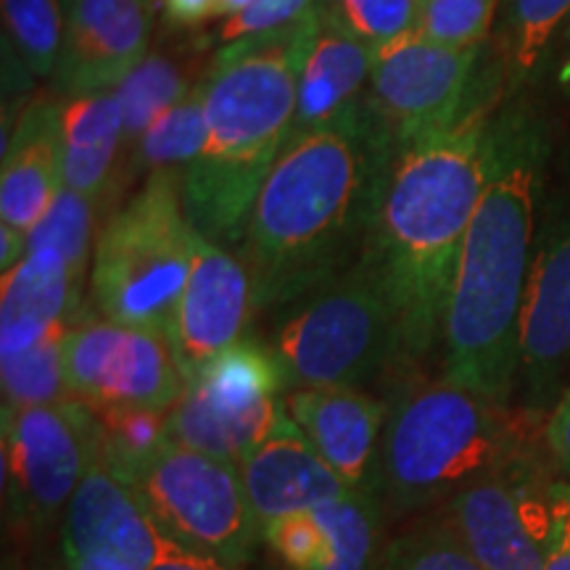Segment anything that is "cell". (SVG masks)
<instances>
[{
  "instance_id": "cell-1",
  "label": "cell",
  "mask_w": 570,
  "mask_h": 570,
  "mask_svg": "<svg viewBox=\"0 0 570 570\" xmlns=\"http://www.w3.org/2000/svg\"><path fill=\"white\" fill-rule=\"evenodd\" d=\"M394 151L367 101L288 140L240 240L254 315L296 302L360 262Z\"/></svg>"
},
{
  "instance_id": "cell-2",
  "label": "cell",
  "mask_w": 570,
  "mask_h": 570,
  "mask_svg": "<svg viewBox=\"0 0 570 570\" xmlns=\"http://www.w3.org/2000/svg\"><path fill=\"white\" fill-rule=\"evenodd\" d=\"M550 135L512 104L491 119L489 175L462 244L444 323V381L497 404L512 402L520 320L537 256V209Z\"/></svg>"
},
{
  "instance_id": "cell-3",
  "label": "cell",
  "mask_w": 570,
  "mask_h": 570,
  "mask_svg": "<svg viewBox=\"0 0 570 570\" xmlns=\"http://www.w3.org/2000/svg\"><path fill=\"white\" fill-rule=\"evenodd\" d=\"M494 98L462 122L391 156L360 259L386 291L404 360L444 341L446 306L462 244L489 175Z\"/></svg>"
},
{
  "instance_id": "cell-4",
  "label": "cell",
  "mask_w": 570,
  "mask_h": 570,
  "mask_svg": "<svg viewBox=\"0 0 570 570\" xmlns=\"http://www.w3.org/2000/svg\"><path fill=\"white\" fill-rule=\"evenodd\" d=\"M317 24L320 0L283 30L223 46L206 71L204 146L183 175V206L190 227L214 244L244 240L256 196L288 146Z\"/></svg>"
},
{
  "instance_id": "cell-5",
  "label": "cell",
  "mask_w": 570,
  "mask_h": 570,
  "mask_svg": "<svg viewBox=\"0 0 570 570\" xmlns=\"http://www.w3.org/2000/svg\"><path fill=\"white\" fill-rule=\"evenodd\" d=\"M515 458L508 407L441 377L407 389L389 407L381 499L396 515H407L452 499Z\"/></svg>"
},
{
  "instance_id": "cell-6",
  "label": "cell",
  "mask_w": 570,
  "mask_h": 570,
  "mask_svg": "<svg viewBox=\"0 0 570 570\" xmlns=\"http://www.w3.org/2000/svg\"><path fill=\"white\" fill-rule=\"evenodd\" d=\"M194 240L183 177L148 175L96 240L90 291L101 317L169 336L190 275Z\"/></svg>"
},
{
  "instance_id": "cell-7",
  "label": "cell",
  "mask_w": 570,
  "mask_h": 570,
  "mask_svg": "<svg viewBox=\"0 0 570 570\" xmlns=\"http://www.w3.org/2000/svg\"><path fill=\"white\" fill-rule=\"evenodd\" d=\"M267 346L288 391L362 389L370 377L404 360L394 306L362 259L344 275L281 306Z\"/></svg>"
},
{
  "instance_id": "cell-8",
  "label": "cell",
  "mask_w": 570,
  "mask_h": 570,
  "mask_svg": "<svg viewBox=\"0 0 570 570\" xmlns=\"http://www.w3.org/2000/svg\"><path fill=\"white\" fill-rule=\"evenodd\" d=\"M130 487L183 550L235 570H246L259 550L262 523L233 462L169 441Z\"/></svg>"
},
{
  "instance_id": "cell-9",
  "label": "cell",
  "mask_w": 570,
  "mask_h": 570,
  "mask_svg": "<svg viewBox=\"0 0 570 570\" xmlns=\"http://www.w3.org/2000/svg\"><path fill=\"white\" fill-rule=\"evenodd\" d=\"M285 391L288 383L273 348L240 338L185 381L183 396L167 412L169 436L175 444L240 465L281 423Z\"/></svg>"
},
{
  "instance_id": "cell-10",
  "label": "cell",
  "mask_w": 570,
  "mask_h": 570,
  "mask_svg": "<svg viewBox=\"0 0 570 570\" xmlns=\"http://www.w3.org/2000/svg\"><path fill=\"white\" fill-rule=\"evenodd\" d=\"M3 502L11 523L42 529L67 512L101 452L98 420L80 399L3 407Z\"/></svg>"
},
{
  "instance_id": "cell-11",
  "label": "cell",
  "mask_w": 570,
  "mask_h": 570,
  "mask_svg": "<svg viewBox=\"0 0 570 570\" xmlns=\"http://www.w3.org/2000/svg\"><path fill=\"white\" fill-rule=\"evenodd\" d=\"M481 61L483 46H441L417 32L375 48L367 104L394 148L444 132L489 101Z\"/></svg>"
},
{
  "instance_id": "cell-12",
  "label": "cell",
  "mask_w": 570,
  "mask_h": 570,
  "mask_svg": "<svg viewBox=\"0 0 570 570\" xmlns=\"http://www.w3.org/2000/svg\"><path fill=\"white\" fill-rule=\"evenodd\" d=\"M67 377L88 407H146L169 412L185 377L167 333L82 317L63 341Z\"/></svg>"
},
{
  "instance_id": "cell-13",
  "label": "cell",
  "mask_w": 570,
  "mask_h": 570,
  "mask_svg": "<svg viewBox=\"0 0 570 570\" xmlns=\"http://www.w3.org/2000/svg\"><path fill=\"white\" fill-rule=\"evenodd\" d=\"M552 483L523 460L483 475L446 504V523L487 570H541Z\"/></svg>"
},
{
  "instance_id": "cell-14",
  "label": "cell",
  "mask_w": 570,
  "mask_h": 570,
  "mask_svg": "<svg viewBox=\"0 0 570 570\" xmlns=\"http://www.w3.org/2000/svg\"><path fill=\"white\" fill-rule=\"evenodd\" d=\"M570 375V209L554 214L539 240L523 320L515 394L529 415L550 412Z\"/></svg>"
},
{
  "instance_id": "cell-15",
  "label": "cell",
  "mask_w": 570,
  "mask_h": 570,
  "mask_svg": "<svg viewBox=\"0 0 570 570\" xmlns=\"http://www.w3.org/2000/svg\"><path fill=\"white\" fill-rule=\"evenodd\" d=\"M148 0H67L56 90L67 98L117 90L148 56Z\"/></svg>"
},
{
  "instance_id": "cell-16",
  "label": "cell",
  "mask_w": 570,
  "mask_h": 570,
  "mask_svg": "<svg viewBox=\"0 0 570 570\" xmlns=\"http://www.w3.org/2000/svg\"><path fill=\"white\" fill-rule=\"evenodd\" d=\"M252 317V277L244 259L196 233L190 275L169 331L185 381L214 354L238 344Z\"/></svg>"
},
{
  "instance_id": "cell-17",
  "label": "cell",
  "mask_w": 570,
  "mask_h": 570,
  "mask_svg": "<svg viewBox=\"0 0 570 570\" xmlns=\"http://www.w3.org/2000/svg\"><path fill=\"white\" fill-rule=\"evenodd\" d=\"M285 407L348 489L381 499L383 431L389 420L381 399L354 386L294 389L285 396Z\"/></svg>"
},
{
  "instance_id": "cell-18",
  "label": "cell",
  "mask_w": 570,
  "mask_h": 570,
  "mask_svg": "<svg viewBox=\"0 0 570 570\" xmlns=\"http://www.w3.org/2000/svg\"><path fill=\"white\" fill-rule=\"evenodd\" d=\"M61 541L63 554H117L140 570L151 568L173 544L138 491L104 465L101 452L63 512Z\"/></svg>"
},
{
  "instance_id": "cell-19",
  "label": "cell",
  "mask_w": 570,
  "mask_h": 570,
  "mask_svg": "<svg viewBox=\"0 0 570 570\" xmlns=\"http://www.w3.org/2000/svg\"><path fill=\"white\" fill-rule=\"evenodd\" d=\"M238 468L248 502L262 525L294 512H309L352 491L320 458L312 441L288 415V407L275 431L248 452Z\"/></svg>"
},
{
  "instance_id": "cell-20",
  "label": "cell",
  "mask_w": 570,
  "mask_h": 570,
  "mask_svg": "<svg viewBox=\"0 0 570 570\" xmlns=\"http://www.w3.org/2000/svg\"><path fill=\"white\" fill-rule=\"evenodd\" d=\"M82 275L53 248L27 252L0 285V360L17 356L80 323Z\"/></svg>"
},
{
  "instance_id": "cell-21",
  "label": "cell",
  "mask_w": 570,
  "mask_h": 570,
  "mask_svg": "<svg viewBox=\"0 0 570 570\" xmlns=\"http://www.w3.org/2000/svg\"><path fill=\"white\" fill-rule=\"evenodd\" d=\"M63 188L61 104L35 101L3 140L0 225L30 238Z\"/></svg>"
},
{
  "instance_id": "cell-22",
  "label": "cell",
  "mask_w": 570,
  "mask_h": 570,
  "mask_svg": "<svg viewBox=\"0 0 570 570\" xmlns=\"http://www.w3.org/2000/svg\"><path fill=\"white\" fill-rule=\"evenodd\" d=\"M375 48L323 17L298 77L291 138L325 127L367 101Z\"/></svg>"
},
{
  "instance_id": "cell-23",
  "label": "cell",
  "mask_w": 570,
  "mask_h": 570,
  "mask_svg": "<svg viewBox=\"0 0 570 570\" xmlns=\"http://www.w3.org/2000/svg\"><path fill=\"white\" fill-rule=\"evenodd\" d=\"M63 188L101 204L117 185L125 154L122 104L117 90L67 98L61 104Z\"/></svg>"
},
{
  "instance_id": "cell-24",
  "label": "cell",
  "mask_w": 570,
  "mask_h": 570,
  "mask_svg": "<svg viewBox=\"0 0 570 570\" xmlns=\"http://www.w3.org/2000/svg\"><path fill=\"white\" fill-rule=\"evenodd\" d=\"M570 21V0H502L497 27L499 75L515 92L533 80Z\"/></svg>"
},
{
  "instance_id": "cell-25",
  "label": "cell",
  "mask_w": 570,
  "mask_h": 570,
  "mask_svg": "<svg viewBox=\"0 0 570 570\" xmlns=\"http://www.w3.org/2000/svg\"><path fill=\"white\" fill-rule=\"evenodd\" d=\"M204 77L194 75L188 61L173 53H148L117 88L122 104L125 156L130 159L138 140L164 111L180 104Z\"/></svg>"
},
{
  "instance_id": "cell-26",
  "label": "cell",
  "mask_w": 570,
  "mask_h": 570,
  "mask_svg": "<svg viewBox=\"0 0 570 570\" xmlns=\"http://www.w3.org/2000/svg\"><path fill=\"white\" fill-rule=\"evenodd\" d=\"M381 508V499L348 491L312 510L325 539V554L317 570H377L383 552Z\"/></svg>"
},
{
  "instance_id": "cell-27",
  "label": "cell",
  "mask_w": 570,
  "mask_h": 570,
  "mask_svg": "<svg viewBox=\"0 0 570 570\" xmlns=\"http://www.w3.org/2000/svg\"><path fill=\"white\" fill-rule=\"evenodd\" d=\"M206 75L180 104L164 111L156 122L148 127L146 135L138 140L125 169L127 175H154V173H175L185 175V169L204 146L206 132Z\"/></svg>"
},
{
  "instance_id": "cell-28",
  "label": "cell",
  "mask_w": 570,
  "mask_h": 570,
  "mask_svg": "<svg viewBox=\"0 0 570 570\" xmlns=\"http://www.w3.org/2000/svg\"><path fill=\"white\" fill-rule=\"evenodd\" d=\"M101 433V460L132 483L169 446L167 412L146 407H90Z\"/></svg>"
},
{
  "instance_id": "cell-29",
  "label": "cell",
  "mask_w": 570,
  "mask_h": 570,
  "mask_svg": "<svg viewBox=\"0 0 570 570\" xmlns=\"http://www.w3.org/2000/svg\"><path fill=\"white\" fill-rule=\"evenodd\" d=\"M6 46L35 77H53L59 63L67 0H0Z\"/></svg>"
},
{
  "instance_id": "cell-30",
  "label": "cell",
  "mask_w": 570,
  "mask_h": 570,
  "mask_svg": "<svg viewBox=\"0 0 570 570\" xmlns=\"http://www.w3.org/2000/svg\"><path fill=\"white\" fill-rule=\"evenodd\" d=\"M63 341H67V333L46 338L42 344L17 356L0 360L3 407H40V404H59L75 399L67 377Z\"/></svg>"
},
{
  "instance_id": "cell-31",
  "label": "cell",
  "mask_w": 570,
  "mask_h": 570,
  "mask_svg": "<svg viewBox=\"0 0 570 570\" xmlns=\"http://www.w3.org/2000/svg\"><path fill=\"white\" fill-rule=\"evenodd\" d=\"M377 570H487L449 523H428L383 547Z\"/></svg>"
},
{
  "instance_id": "cell-32",
  "label": "cell",
  "mask_w": 570,
  "mask_h": 570,
  "mask_svg": "<svg viewBox=\"0 0 570 570\" xmlns=\"http://www.w3.org/2000/svg\"><path fill=\"white\" fill-rule=\"evenodd\" d=\"M96 209L98 204L90 202L88 196L61 188L51 209H48L46 217L40 219V225L32 230L27 252L53 248V252H59L71 267L85 273L90 259Z\"/></svg>"
},
{
  "instance_id": "cell-33",
  "label": "cell",
  "mask_w": 570,
  "mask_h": 570,
  "mask_svg": "<svg viewBox=\"0 0 570 570\" xmlns=\"http://www.w3.org/2000/svg\"><path fill=\"white\" fill-rule=\"evenodd\" d=\"M323 17L381 48L417 30L420 0H320Z\"/></svg>"
},
{
  "instance_id": "cell-34",
  "label": "cell",
  "mask_w": 570,
  "mask_h": 570,
  "mask_svg": "<svg viewBox=\"0 0 570 570\" xmlns=\"http://www.w3.org/2000/svg\"><path fill=\"white\" fill-rule=\"evenodd\" d=\"M502 0H423L417 35L452 48L487 46Z\"/></svg>"
},
{
  "instance_id": "cell-35",
  "label": "cell",
  "mask_w": 570,
  "mask_h": 570,
  "mask_svg": "<svg viewBox=\"0 0 570 570\" xmlns=\"http://www.w3.org/2000/svg\"><path fill=\"white\" fill-rule=\"evenodd\" d=\"M262 544L285 570H317L325 554V539L315 515L294 512L262 525Z\"/></svg>"
},
{
  "instance_id": "cell-36",
  "label": "cell",
  "mask_w": 570,
  "mask_h": 570,
  "mask_svg": "<svg viewBox=\"0 0 570 570\" xmlns=\"http://www.w3.org/2000/svg\"><path fill=\"white\" fill-rule=\"evenodd\" d=\"M541 570H570V481L552 483L550 531H547Z\"/></svg>"
},
{
  "instance_id": "cell-37",
  "label": "cell",
  "mask_w": 570,
  "mask_h": 570,
  "mask_svg": "<svg viewBox=\"0 0 570 570\" xmlns=\"http://www.w3.org/2000/svg\"><path fill=\"white\" fill-rule=\"evenodd\" d=\"M544 439L554 462H558V468L568 475L570 481V386L562 391L558 404L550 410V417H547V428H544Z\"/></svg>"
},
{
  "instance_id": "cell-38",
  "label": "cell",
  "mask_w": 570,
  "mask_h": 570,
  "mask_svg": "<svg viewBox=\"0 0 570 570\" xmlns=\"http://www.w3.org/2000/svg\"><path fill=\"white\" fill-rule=\"evenodd\" d=\"M161 9L175 27H198L219 19V0H161Z\"/></svg>"
},
{
  "instance_id": "cell-39",
  "label": "cell",
  "mask_w": 570,
  "mask_h": 570,
  "mask_svg": "<svg viewBox=\"0 0 570 570\" xmlns=\"http://www.w3.org/2000/svg\"><path fill=\"white\" fill-rule=\"evenodd\" d=\"M148 570H235V568H227L223 562L204 558V554L188 552L183 550V547L169 544V550L164 552Z\"/></svg>"
},
{
  "instance_id": "cell-40",
  "label": "cell",
  "mask_w": 570,
  "mask_h": 570,
  "mask_svg": "<svg viewBox=\"0 0 570 570\" xmlns=\"http://www.w3.org/2000/svg\"><path fill=\"white\" fill-rule=\"evenodd\" d=\"M63 560H67V570H140L138 566H132V562L106 552L63 554Z\"/></svg>"
},
{
  "instance_id": "cell-41",
  "label": "cell",
  "mask_w": 570,
  "mask_h": 570,
  "mask_svg": "<svg viewBox=\"0 0 570 570\" xmlns=\"http://www.w3.org/2000/svg\"><path fill=\"white\" fill-rule=\"evenodd\" d=\"M27 244H30L27 235L11 230L9 225H0V269H3V273L6 269L17 267L19 262L24 259Z\"/></svg>"
},
{
  "instance_id": "cell-42",
  "label": "cell",
  "mask_w": 570,
  "mask_h": 570,
  "mask_svg": "<svg viewBox=\"0 0 570 570\" xmlns=\"http://www.w3.org/2000/svg\"><path fill=\"white\" fill-rule=\"evenodd\" d=\"M566 46H562V61H560V71H558V80H560V88L568 92L570 96V21L566 27Z\"/></svg>"
},
{
  "instance_id": "cell-43",
  "label": "cell",
  "mask_w": 570,
  "mask_h": 570,
  "mask_svg": "<svg viewBox=\"0 0 570 570\" xmlns=\"http://www.w3.org/2000/svg\"><path fill=\"white\" fill-rule=\"evenodd\" d=\"M254 0H219V17L230 19L235 13H240L244 9H248Z\"/></svg>"
},
{
  "instance_id": "cell-44",
  "label": "cell",
  "mask_w": 570,
  "mask_h": 570,
  "mask_svg": "<svg viewBox=\"0 0 570 570\" xmlns=\"http://www.w3.org/2000/svg\"><path fill=\"white\" fill-rule=\"evenodd\" d=\"M267 570H285V568H281V566H277V568H267Z\"/></svg>"
},
{
  "instance_id": "cell-45",
  "label": "cell",
  "mask_w": 570,
  "mask_h": 570,
  "mask_svg": "<svg viewBox=\"0 0 570 570\" xmlns=\"http://www.w3.org/2000/svg\"><path fill=\"white\" fill-rule=\"evenodd\" d=\"M420 3H423V0H420Z\"/></svg>"
}]
</instances>
